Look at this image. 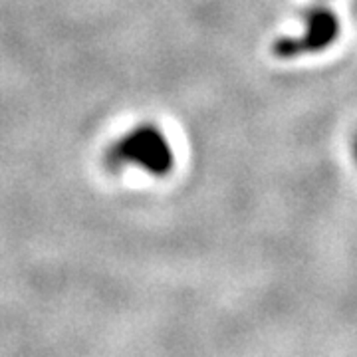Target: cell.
Segmentation results:
<instances>
[{"label":"cell","mask_w":357,"mask_h":357,"mask_svg":"<svg viewBox=\"0 0 357 357\" xmlns=\"http://www.w3.org/2000/svg\"><path fill=\"white\" fill-rule=\"evenodd\" d=\"M107 165L137 167L151 177L173 173L177 157L165 131L155 123H141L107 149Z\"/></svg>","instance_id":"cell-1"},{"label":"cell","mask_w":357,"mask_h":357,"mask_svg":"<svg viewBox=\"0 0 357 357\" xmlns=\"http://www.w3.org/2000/svg\"><path fill=\"white\" fill-rule=\"evenodd\" d=\"M340 34V16L326 6H318L307 13L306 26L300 36H280L272 42V54L278 60H296L302 56L319 54L330 50L337 42Z\"/></svg>","instance_id":"cell-2"},{"label":"cell","mask_w":357,"mask_h":357,"mask_svg":"<svg viewBox=\"0 0 357 357\" xmlns=\"http://www.w3.org/2000/svg\"><path fill=\"white\" fill-rule=\"evenodd\" d=\"M351 155H354V159H356L357 163V133L354 135V143H351Z\"/></svg>","instance_id":"cell-3"}]
</instances>
